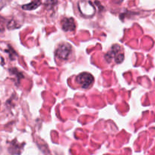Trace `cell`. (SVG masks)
Listing matches in <instances>:
<instances>
[{
    "label": "cell",
    "instance_id": "6da1fadb",
    "mask_svg": "<svg viewBox=\"0 0 155 155\" xmlns=\"http://www.w3.org/2000/svg\"><path fill=\"white\" fill-rule=\"evenodd\" d=\"M106 59L109 62L111 59H114L116 63H120L123 61L124 54H123L122 47L119 45H114L112 47L110 51L106 55Z\"/></svg>",
    "mask_w": 155,
    "mask_h": 155
},
{
    "label": "cell",
    "instance_id": "7a4b0ae2",
    "mask_svg": "<svg viewBox=\"0 0 155 155\" xmlns=\"http://www.w3.org/2000/svg\"><path fill=\"white\" fill-rule=\"evenodd\" d=\"M76 81L83 88L87 89L94 83V76L88 72H83L77 76Z\"/></svg>",
    "mask_w": 155,
    "mask_h": 155
},
{
    "label": "cell",
    "instance_id": "3957f363",
    "mask_svg": "<svg viewBox=\"0 0 155 155\" xmlns=\"http://www.w3.org/2000/svg\"><path fill=\"white\" fill-rule=\"evenodd\" d=\"M71 53V47L70 44H62L59 46L56 51V56L60 59L66 60Z\"/></svg>",
    "mask_w": 155,
    "mask_h": 155
},
{
    "label": "cell",
    "instance_id": "277c9868",
    "mask_svg": "<svg viewBox=\"0 0 155 155\" xmlns=\"http://www.w3.org/2000/svg\"><path fill=\"white\" fill-rule=\"evenodd\" d=\"M78 6H79V10L81 14L86 17H91L94 14V8L91 4V2L86 3L85 2H81Z\"/></svg>",
    "mask_w": 155,
    "mask_h": 155
},
{
    "label": "cell",
    "instance_id": "5b68a950",
    "mask_svg": "<svg viewBox=\"0 0 155 155\" xmlns=\"http://www.w3.org/2000/svg\"><path fill=\"white\" fill-rule=\"evenodd\" d=\"M61 25L64 31H73L76 28L74 20L71 18H64L61 21Z\"/></svg>",
    "mask_w": 155,
    "mask_h": 155
},
{
    "label": "cell",
    "instance_id": "8992f818",
    "mask_svg": "<svg viewBox=\"0 0 155 155\" xmlns=\"http://www.w3.org/2000/svg\"><path fill=\"white\" fill-rule=\"evenodd\" d=\"M41 4V0H32V2L29 4H27L22 6V8L25 10H34L35 8H38Z\"/></svg>",
    "mask_w": 155,
    "mask_h": 155
},
{
    "label": "cell",
    "instance_id": "52a82bcc",
    "mask_svg": "<svg viewBox=\"0 0 155 155\" xmlns=\"http://www.w3.org/2000/svg\"></svg>",
    "mask_w": 155,
    "mask_h": 155
}]
</instances>
